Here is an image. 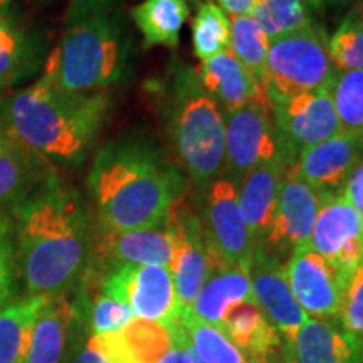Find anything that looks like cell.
<instances>
[{"label": "cell", "mask_w": 363, "mask_h": 363, "mask_svg": "<svg viewBox=\"0 0 363 363\" xmlns=\"http://www.w3.org/2000/svg\"><path fill=\"white\" fill-rule=\"evenodd\" d=\"M284 267L293 296L306 315L338 320L350 279L342 269L313 251L311 244L294 249Z\"/></svg>", "instance_id": "7c38bea8"}, {"label": "cell", "mask_w": 363, "mask_h": 363, "mask_svg": "<svg viewBox=\"0 0 363 363\" xmlns=\"http://www.w3.org/2000/svg\"><path fill=\"white\" fill-rule=\"evenodd\" d=\"M7 233H9V217L6 216V212L2 211V207H0V240L7 239Z\"/></svg>", "instance_id": "7bdbcfd3"}, {"label": "cell", "mask_w": 363, "mask_h": 363, "mask_svg": "<svg viewBox=\"0 0 363 363\" xmlns=\"http://www.w3.org/2000/svg\"><path fill=\"white\" fill-rule=\"evenodd\" d=\"M306 2H310L311 6H315L318 9H326L331 6H337V4L347 2V0H306Z\"/></svg>", "instance_id": "ee69618b"}, {"label": "cell", "mask_w": 363, "mask_h": 363, "mask_svg": "<svg viewBox=\"0 0 363 363\" xmlns=\"http://www.w3.org/2000/svg\"><path fill=\"white\" fill-rule=\"evenodd\" d=\"M11 2L12 0H0V11H4V9H6Z\"/></svg>", "instance_id": "bcb514c9"}, {"label": "cell", "mask_w": 363, "mask_h": 363, "mask_svg": "<svg viewBox=\"0 0 363 363\" xmlns=\"http://www.w3.org/2000/svg\"><path fill=\"white\" fill-rule=\"evenodd\" d=\"M194 2H195V4H199V0H194Z\"/></svg>", "instance_id": "7dc6e473"}, {"label": "cell", "mask_w": 363, "mask_h": 363, "mask_svg": "<svg viewBox=\"0 0 363 363\" xmlns=\"http://www.w3.org/2000/svg\"><path fill=\"white\" fill-rule=\"evenodd\" d=\"M88 187L104 229L130 233L165 225L185 184L152 143L120 140L104 145L94 157Z\"/></svg>", "instance_id": "6da1fadb"}, {"label": "cell", "mask_w": 363, "mask_h": 363, "mask_svg": "<svg viewBox=\"0 0 363 363\" xmlns=\"http://www.w3.org/2000/svg\"><path fill=\"white\" fill-rule=\"evenodd\" d=\"M169 116L172 142L185 172L195 182L214 179L225 160L224 115L194 69L177 74Z\"/></svg>", "instance_id": "5b68a950"}, {"label": "cell", "mask_w": 363, "mask_h": 363, "mask_svg": "<svg viewBox=\"0 0 363 363\" xmlns=\"http://www.w3.org/2000/svg\"><path fill=\"white\" fill-rule=\"evenodd\" d=\"M19 262L30 296H57L79 274L88 249L81 202L49 177L17 207Z\"/></svg>", "instance_id": "7a4b0ae2"}, {"label": "cell", "mask_w": 363, "mask_h": 363, "mask_svg": "<svg viewBox=\"0 0 363 363\" xmlns=\"http://www.w3.org/2000/svg\"><path fill=\"white\" fill-rule=\"evenodd\" d=\"M343 192L363 219V160L360 165L353 170V174L350 175V179H348L347 185H345Z\"/></svg>", "instance_id": "f35d334b"}, {"label": "cell", "mask_w": 363, "mask_h": 363, "mask_svg": "<svg viewBox=\"0 0 363 363\" xmlns=\"http://www.w3.org/2000/svg\"><path fill=\"white\" fill-rule=\"evenodd\" d=\"M72 363H135L121 333L93 335Z\"/></svg>", "instance_id": "d590c367"}, {"label": "cell", "mask_w": 363, "mask_h": 363, "mask_svg": "<svg viewBox=\"0 0 363 363\" xmlns=\"http://www.w3.org/2000/svg\"><path fill=\"white\" fill-rule=\"evenodd\" d=\"M194 72L201 88L225 113L251 101L269 103L267 91L249 74L230 49L202 61Z\"/></svg>", "instance_id": "e0dca14e"}, {"label": "cell", "mask_w": 363, "mask_h": 363, "mask_svg": "<svg viewBox=\"0 0 363 363\" xmlns=\"http://www.w3.org/2000/svg\"><path fill=\"white\" fill-rule=\"evenodd\" d=\"M172 331V337H174V342L177 347L180 348L182 357H184V363H203L201 360V357L197 355V352L194 350L192 343H190L187 331H185L184 326H182L180 320L175 321L174 325L169 326Z\"/></svg>", "instance_id": "ab89813d"}, {"label": "cell", "mask_w": 363, "mask_h": 363, "mask_svg": "<svg viewBox=\"0 0 363 363\" xmlns=\"http://www.w3.org/2000/svg\"><path fill=\"white\" fill-rule=\"evenodd\" d=\"M251 17L269 40L311 24L305 0H252Z\"/></svg>", "instance_id": "4dcf8cb0"}, {"label": "cell", "mask_w": 363, "mask_h": 363, "mask_svg": "<svg viewBox=\"0 0 363 363\" xmlns=\"http://www.w3.org/2000/svg\"><path fill=\"white\" fill-rule=\"evenodd\" d=\"M353 11H357L363 17V0H358V6L353 9Z\"/></svg>", "instance_id": "f6af8a7d"}, {"label": "cell", "mask_w": 363, "mask_h": 363, "mask_svg": "<svg viewBox=\"0 0 363 363\" xmlns=\"http://www.w3.org/2000/svg\"><path fill=\"white\" fill-rule=\"evenodd\" d=\"M101 291L125 303L138 320L170 326L180 318V303L169 267L116 264L103 278Z\"/></svg>", "instance_id": "9c48e42d"}, {"label": "cell", "mask_w": 363, "mask_h": 363, "mask_svg": "<svg viewBox=\"0 0 363 363\" xmlns=\"http://www.w3.org/2000/svg\"><path fill=\"white\" fill-rule=\"evenodd\" d=\"M283 174L284 167L279 160L257 163L247 172L238 189L240 211L256 244L264 240L272 225Z\"/></svg>", "instance_id": "d6986e66"}, {"label": "cell", "mask_w": 363, "mask_h": 363, "mask_svg": "<svg viewBox=\"0 0 363 363\" xmlns=\"http://www.w3.org/2000/svg\"><path fill=\"white\" fill-rule=\"evenodd\" d=\"M330 194L313 189L294 169H284L274 219L261 246L278 257L308 246L318 211Z\"/></svg>", "instance_id": "4fadbf2b"}, {"label": "cell", "mask_w": 363, "mask_h": 363, "mask_svg": "<svg viewBox=\"0 0 363 363\" xmlns=\"http://www.w3.org/2000/svg\"><path fill=\"white\" fill-rule=\"evenodd\" d=\"M272 363H296V362H294V352H293V343L291 342L284 340L283 348H281L278 355L274 357Z\"/></svg>", "instance_id": "b9f144b4"}, {"label": "cell", "mask_w": 363, "mask_h": 363, "mask_svg": "<svg viewBox=\"0 0 363 363\" xmlns=\"http://www.w3.org/2000/svg\"><path fill=\"white\" fill-rule=\"evenodd\" d=\"M99 252L113 264L162 266L169 267L172 261V239L165 225L158 229L111 233L103 235Z\"/></svg>", "instance_id": "7402d4cb"}, {"label": "cell", "mask_w": 363, "mask_h": 363, "mask_svg": "<svg viewBox=\"0 0 363 363\" xmlns=\"http://www.w3.org/2000/svg\"><path fill=\"white\" fill-rule=\"evenodd\" d=\"M269 101L278 133L279 162L284 169H294L306 148L342 133L331 98V83L325 88Z\"/></svg>", "instance_id": "52a82bcc"}, {"label": "cell", "mask_w": 363, "mask_h": 363, "mask_svg": "<svg viewBox=\"0 0 363 363\" xmlns=\"http://www.w3.org/2000/svg\"><path fill=\"white\" fill-rule=\"evenodd\" d=\"M331 98L343 133L363 136V69H337L331 81Z\"/></svg>", "instance_id": "1f68e13d"}, {"label": "cell", "mask_w": 363, "mask_h": 363, "mask_svg": "<svg viewBox=\"0 0 363 363\" xmlns=\"http://www.w3.org/2000/svg\"><path fill=\"white\" fill-rule=\"evenodd\" d=\"M238 185L229 179L214 180L201 202L208 264L251 269L256 240L251 235L239 203Z\"/></svg>", "instance_id": "ba28073f"}, {"label": "cell", "mask_w": 363, "mask_h": 363, "mask_svg": "<svg viewBox=\"0 0 363 363\" xmlns=\"http://www.w3.org/2000/svg\"><path fill=\"white\" fill-rule=\"evenodd\" d=\"M363 160V136L338 133L306 148L298 158L294 172L321 192H340L353 170Z\"/></svg>", "instance_id": "2e32d148"}, {"label": "cell", "mask_w": 363, "mask_h": 363, "mask_svg": "<svg viewBox=\"0 0 363 363\" xmlns=\"http://www.w3.org/2000/svg\"><path fill=\"white\" fill-rule=\"evenodd\" d=\"M249 276L254 299L262 313L272 326L293 343L299 328L306 323L308 315L293 296L284 264L278 256L256 244Z\"/></svg>", "instance_id": "9a60e30c"}, {"label": "cell", "mask_w": 363, "mask_h": 363, "mask_svg": "<svg viewBox=\"0 0 363 363\" xmlns=\"http://www.w3.org/2000/svg\"><path fill=\"white\" fill-rule=\"evenodd\" d=\"M313 251L350 278L363 257V219L343 190L331 192L318 211L311 240Z\"/></svg>", "instance_id": "5bb4252c"}, {"label": "cell", "mask_w": 363, "mask_h": 363, "mask_svg": "<svg viewBox=\"0 0 363 363\" xmlns=\"http://www.w3.org/2000/svg\"><path fill=\"white\" fill-rule=\"evenodd\" d=\"M194 52L201 61L230 49V22L225 12L214 2L199 4L192 21Z\"/></svg>", "instance_id": "f546056e"}, {"label": "cell", "mask_w": 363, "mask_h": 363, "mask_svg": "<svg viewBox=\"0 0 363 363\" xmlns=\"http://www.w3.org/2000/svg\"><path fill=\"white\" fill-rule=\"evenodd\" d=\"M338 320L343 333L363 357V257L348 279Z\"/></svg>", "instance_id": "e575fe53"}, {"label": "cell", "mask_w": 363, "mask_h": 363, "mask_svg": "<svg viewBox=\"0 0 363 363\" xmlns=\"http://www.w3.org/2000/svg\"><path fill=\"white\" fill-rule=\"evenodd\" d=\"M39 155L17 143L6 128H0V202L16 208L40 187L51 174L40 167Z\"/></svg>", "instance_id": "44dd1931"}, {"label": "cell", "mask_w": 363, "mask_h": 363, "mask_svg": "<svg viewBox=\"0 0 363 363\" xmlns=\"http://www.w3.org/2000/svg\"><path fill=\"white\" fill-rule=\"evenodd\" d=\"M172 239L169 269L174 278L182 313H190L208 276V252L203 229L197 212L184 197L170 208L165 224Z\"/></svg>", "instance_id": "8fae6325"}, {"label": "cell", "mask_w": 363, "mask_h": 363, "mask_svg": "<svg viewBox=\"0 0 363 363\" xmlns=\"http://www.w3.org/2000/svg\"><path fill=\"white\" fill-rule=\"evenodd\" d=\"M120 333L135 363H158L175 345L169 326L138 318H133Z\"/></svg>", "instance_id": "d6a6232c"}, {"label": "cell", "mask_w": 363, "mask_h": 363, "mask_svg": "<svg viewBox=\"0 0 363 363\" xmlns=\"http://www.w3.org/2000/svg\"><path fill=\"white\" fill-rule=\"evenodd\" d=\"M219 328L246 355L249 363H272L283 342L257 303L240 301L225 313Z\"/></svg>", "instance_id": "ac0fdd59"}, {"label": "cell", "mask_w": 363, "mask_h": 363, "mask_svg": "<svg viewBox=\"0 0 363 363\" xmlns=\"http://www.w3.org/2000/svg\"><path fill=\"white\" fill-rule=\"evenodd\" d=\"M74 306L65 293L51 296L35 320L24 363H61Z\"/></svg>", "instance_id": "cb8c5ba5"}, {"label": "cell", "mask_w": 363, "mask_h": 363, "mask_svg": "<svg viewBox=\"0 0 363 363\" xmlns=\"http://www.w3.org/2000/svg\"><path fill=\"white\" fill-rule=\"evenodd\" d=\"M51 296H27L0 311V363H24L39 313Z\"/></svg>", "instance_id": "484cf974"}, {"label": "cell", "mask_w": 363, "mask_h": 363, "mask_svg": "<svg viewBox=\"0 0 363 363\" xmlns=\"http://www.w3.org/2000/svg\"><path fill=\"white\" fill-rule=\"evenodd\" d=\"M222 11L229 13L230 17L251 16L252 0H217Z\"/></svg>", "instance_id": "60d3db41"}, {"label": "cell", "mask_w": 363, "mask_h": 363, "mask_svg": "<svg viewBox=\"0 0 363 363\" xmlns=\"http://www.w3.org/2000/svg\"><path fill=\"white\" fill-rule=\"evenodd\" d=\"M110 110V96L67 93L45 76L9 99L4 128L39 157L78 162L94 143Z\"/></svg>", "instance_id": "277c9868"}, {"label": "cell", "mask_w": 363, "mask_h": 363, "mask_svg": "<svg viewBox=\"0 0 363 363\" xmlns=\"http://www.w3.org/2000/svg\"><path fill=\"white\" fill-rule=\"evenodd\" d=\"M240 301L256 303L249 271L208 264V276L190 313L203 323L220 326L225 313Z\"/></svg>", "instance_id": "ffe728a7"}, {"label": "cell", "mask_w": 363, "mask_h": 363, "mask_svg": "<svg viewBox=\"0 0 363 363\" xmlns=\"http://www.w3.org/2000/svg\"><path fill=\"white\" fill-rule=\"evenodd\" d=\"M187 0H143L130 11L131 21L143 35L145 48H177L182 29L189 21Z\"/></svg>", "instance_id": "d4e9b609"}, {"label": "cell", "mask_w": 363, "mask_h": 363, "mask_svg": "<svg viewBox=\"0 0 363 363\" xmlns=\"http://www.w3.org/2000/svg\"><path fill=\"white\" fill-rule=\"evenodd\" d=\"M133 313L125 303L116 301L106 294H98L91 308V325L93 335L118 333L133 320Z\"/></svg>", "instance_id": "8d00e7d4"}, {"label": "cell", "mask_w": 363, "mask_h": 363, "mask_svg": "<svg viewBox=\"0 0 363 363\" xmlns=\"http://www.w3.org/2000/svg\"><path fill=\"white\" fill-rule=\"evenodd\" d=\"M39 65V48L19 22L0 11V88H7Z\"/></svg>", "instance_id": "4316f807"}, {"label": "cell", "mask_w": 363, "mask_h": 363, "mask_svg": "<svg viewBox=\"0 0 363 363\" xmlns=\"http://www.w3.org/2000/svg\"><path fill=\"white\" fill-rule=\"evenodd\" d=\"M180 323L187 331L194 350L203 363H249L219 326L203 323L192 313L180 311Z\"/></svg>", "instance_id": "f1b7e54d"}, {"label": "cell", "mask_w": 363, "mask_h": 363, "mask_svg": "<svg viewBox=\"0 0 363 363\" xmlns=\"http://www.w3.org/2000/svg\"><path fill=\"white\" fill-rule=\"evenodd\" d=\"M296 363H363L337 320L308 318L293 342Z\"/></svg>", "instance_id": "603a6c76"}, {"label": "cell", "mask_w": 363, "mask_h": 363, "mask_svg": "<svg viewBox=\"0 0 363 363\" xmlns=\"http://www.w3.org/2000/svg\"><path fill=\"white\" fill-rule=\"evenodd\" d=\"M328 52V38L316 24L269 40L266 57V84L269 99L328 86L335 78Z\"/></svg>", "instance_id": "8992f818"}, {"label": "cell", "mask_w": 363, "mask_h": 363, "mask_svg": "<svg viewBox=\"0 0 363 363\" xmlns=\"http://www.w3.org/2000/svg\"><path fill=\"white\" fill-rule=\"evenodd\" d=\"M13 283V256L7 239L0 240V311L7 306Z\"/></svg>", "instance_id": "74e56055"}, {"label": "cell", "mask_w": 363, "mask_h": 363, "mask_svg": "<svg viewBox=\"0 0 363 363\" xmlns=\"http://www.w3.org/2000/svg\"><path fill=\"white\" fill-rule=\"evenodd\" d=\"M230 51L249 74L267 91L266 57L269 38L251 16L230 17Z\"/></svg>", "instance_id": "83f0119b"}, {"label": "cell", "mask_w": 363, "mask_h": 363, "mask_svg": "<svg viewBox=\"0 0 363 363\" xmlns=\"http://www.w3.org/2000/svg\"><path fill=\"white\" fill-rule=\"evenodd\" d=\"M328 52L335 69H363V17L352 11L330 35Z\"/></svg>", "instance_id": "836d02e7"}, {"label": "cell", "mask_w": 363, "mask_h": 363, "mask_svg": "<svg viewBox=\"0 0 363 363\" xmlns=\"http://www.w3.org/2000/svg\"><path fill=\"white\" fill-rule=\"evenodd\" d=\"M130 57L131 35L118 0H71L43 76L67 93H96L125 78Z\"/></svg>", "instance_id": "3957f363"}, {"label": "cell", "mask_w": 363, "mask_h": 363, "mask_svg": "<svg viewBox=\"0 0 363 363\" xmlns=\"http://www.w3.org/2000/svg\"><path fill=\"white\" fill-rule=\"evenodd\" d=\"M225 169L235 185L252 167L279 160L278 133L271 101H251L224 115Z\"/></svg>", "instance_id": "30bf717a"}]
</instances>
